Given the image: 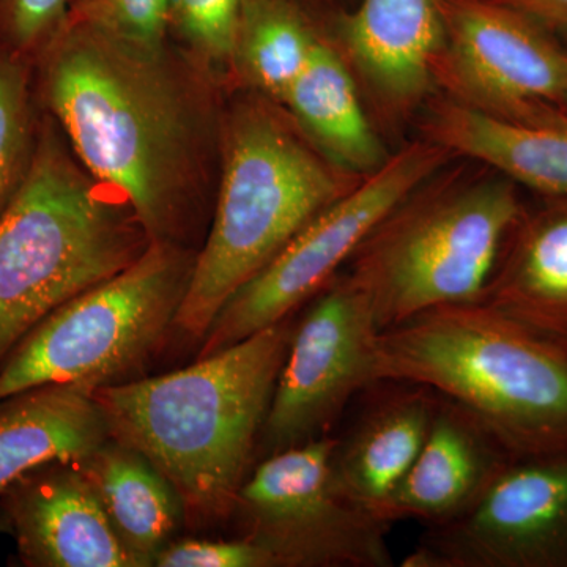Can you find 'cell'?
I'll list each match as a JSON object with an SVG mask.
<instances>
[{
    "instance_id": "cell-1",
    "label": "cell",
    "mask_w": 567,
    "mask_h": 567,
    "mask_svg": "<svg viewBox=\"0 0 567 567\" xmlns=\"http://www.w3.org/2000/svg\"><path fill=\"white\" fill-rule=\"evenodd\" d=\"M40 107L152 241L199 249L210 226L227 87L175 41L134 47L66 20L35 61Z\"/></svg>"
},
{
    "instance_id": "cell-2",
    "label": "cell",
    "mask_w": 567,
    "mask_h": 567,
    "mask_svg": "<svg viewBox=\"0 0 567 567\" xmlns=\"http://www.w3.org/2000/svg\"><path fill=\"white\" fill-rule=\"evenodd\" d=\"M293 324L289 317L181 371L96 388L112 439L166 476L185 513L213 520L235 511Z\"/></svg>"
},
{
    "instance_id": "cell-3",
    "label": "cell",
    "mask_w": 567,
    "mask_h": 567,
    "mask_svg": "<svg viewBox=\"0 0 567 567\" xmlns=\"http://www.w3.org/2000/svg\"><path fill=\"white\" fill-rule=\"evenodd\" d=\"M361 177L328 158L282 104L230 89L212 221L175 328L203 341L226 301Z\"/></svg>"
},
{
    "instance_id": "cell-4",
    "label": "cell",
    "mask_w": 567,
    "mask_h": 567,
    "mask_svg": "<svg viewBox=\"0 0 567 567\" xmlns=\"http://www.w3.org/2000/svg\"><path fill=\"white\" fill-rule=\"evenodd\" d=\"M151 245L133 208L82 166L41 110L31 171L0 213V365L55 309Z\"/></svg>"
},
{
    "instance_id": "cell-5",
    "label": "cell",
    "mask_w": 567,
    "mask_h": 567,
    "mask_svg": "<svg viewBox=\"0 0 567 567\" xmlns=\"http://www.w3.org/2000/svg\"><path fill=\"white\" fill-rule=\"evenodd\" d=\"M454 162L406 193L347 264L380 330L442 306L484 301L527 212L516 182L472 159Z\"/></svg>"
},
{
    "instance_id": "cell-6",
    "label": "cell",
    "mask_w": 567,
    "mask_h": 567,
    "mask_svg": "<svg viewBox=\"0 0 567 567\" xmlns=\"http://www.w3.org/2000/svg\"><path fill=\"white\" fill-rule=\"evenodd\" d=\"M375 375L465 406L511 453L567 447V342L484 301L442 306L380 331Z\"/></svg>"
},
{
    "instance_id": "cell-7",
    "label": "cell",
    "mask_w": 567,
    "mask_h": 567,
    "mask_svg": "<svg viewBox=\"0 0 567 567\" xmlns=\"http://www.w3.org/2000/svg\"><path fill=\"white\" fill-rule=\"evenodd\" d=\"M196 256L152 241L121 274L55 309L0 365V402L39 386L117 383L175 327Z\"/></svg>"
},
{
    "instance_id": "cell-8",
    "label": "cell",
    "mask_w": 567,
    "mask_h": 567,
    "mask_svg": "<svg viewBox=\"0 0 567 567\" xmlns=\"http://www.w3.org/2000/svg\"><path fill=\"white\" fill-rule=\"evenodd\" d=\"M456 156L421 136L328 205L267 267L226 301L199 358L292 317L352 259L358 246L406 193Z\"/></svg>"
},
{
    "instance_id": "cell-9",
    "label": "cell",
    "mask_w": 567,
    "mask_h": 567,
    "mask_svg": "<svg viewBox=\"0 0 567 567\" xmlns=\"http://www.w3.org/2000/svg\"><path fill=\"white\" fill-rule=\"evenodd\" d=\"M336 436L268 454L246 477L235 511L246 539L276 567H390L393 524L336 491Z\"/></svg>"
},
{
    "instance_id": "cell-10",
    "label": "cell",
    "mask_w": 567,
    "mask_h": 567,
    "mask_svg": "<svg viewBox=\"0 0 567 567\" xmlns=\"http://www.w3.org/2000/svg\"><path fill=\"white\" fill-rule=\"evenodd\" d=\"M442 10L440 96L516 125L567 118V51L554 37L496 0H442Z\"/></svg>"
},
{
    "instance_id": "cell-11",
    "label": "cell",
    "mask_w": 567,
    "mask_h": 567,
    "mask_svg": "<svg viewBox=\"0 0 567 567\" xmlns=\"http://www.w3.org/2000/svg\"><path fill=\"white\" fill-rule=\"evenodd\" d=\"M380 331L371 305L346 274L311 298L293 324L260 435L267 456L331 435L353 399L377 383Z\"/></svg>"
},
{
    "instance_id": "cell-12",
    "label": "cell",
    "mask_w": 567,
    "mask_h": 567,
    "mask_svg": "<svg viewBox=\"0 0 567 567\" xmlns=\"http://www.w3.org/2000/svg\"><path fill=\"white\" fill-rule=\"evenodd\" d=\"M404 567H567V447L516 454L480 499L425 527Z\"/></svg>"
},
{
    "instance_id": "cell-13",
    "label": "cell",
    "mask_w": 567,
    "mask_h": 567,
    "mask_svg": "<svg viewBox=\"0 0 567 567\" xmlns=\"http://www.w3.org/2000/svg\"><path fill=\"white\" fill-rule=\"evenodd\" d=\"M327 25L388 122L412 117L436 96L442 0H357L350 9L327 10Z\"/></svg>"
},
{
    "instance_id": "cell-14",
    "label": "cell",
    "mask_w": 567,
    "mask_h": 567,
    "mask_svg": "<svg viewBox=\"0 0 567 567\" xmlns=\"http://www.w3.org/2000/svg\"><path fill=\"white\" fill-rule=\"evenodd\" d=\"M25 566L142 567L112 527L81 462H54L0 494Z\"/></svg>"
},
{
    "instance_id": "cell-15",
    "label": "cell",
    "mask_w": 567,
    "mask_h": 567,
    "mask_svg": "<svg viewBox=\"0 0 567 567\" xmlns=\"http://www.w3.org/2000/svg\"><path fill=\"white\" fill-rule=\"evenodd\" d=\"M365 391L368 402L344 436H336L331 481L339 494L386 520L388 503L423 447L439 394L395 380Z\"/></svg>"
},
{
    "instance_id": "cell-16",
    "label": "cell",
    "mask_w": 567,
    "mask_h": 567,
    "mask_svg": "<svg viewBox=\"0 0 567 567\" xmlns=\"http://www.w3.org/2000/svg\"><path fill=\"white\" fill-rule=\"evenodd\" d=\"M516 454L465 406L439 394L431 427L385 517L446 524L475 505Z\"/></svg>"
},
{
    "instance_id": "cell-17",
    "label": "cell",
    "mask_w": 567,
    "mask_h": 567,
    "mask_svg": "<svg viewBox=\"0 0 567 567\" xmlns=\"http://www.w3.org/2000/svg\"><path fill=\"white\" fill-rule=\"evenodd\" d=\"M421 136L456 158L498 171L524 192L567 196V118L546 125H516L436 95L424 107Z\"/></svg>"
},
{
    "instance_id": "cell-18",
    "label": "cell",
    "mask_w": 567,
    "mask_h": 567,
    "mask_svg": "<svg viewBox=\"0 0 567 567\" xmlns=\"http://www.w3.org/2000/svg\"><path fill=\"white\" fill-rule=\"evenodd\" d=\"M95 388L47 385L0 402V494L54 462H82L111 439Z\"/></svg>"
},
{
    "instance_id": "cell-19",
    "label": "cell",
    "mask_w": 567,
    "mask_h": 567,
    "mask_svg": "<svg viewBox=\"0 0 567 567\" xmlns=\"http://www.w3.org/2000/svg\"><path fill=\"white\" fill-rule=\"evenodd\" d=\"M528 204L484 303L567 342V196Z\"/></svg>"
},
{
    "instance_id": "cell-20",
    "label": "cell",
    "mask_w": 567,
    "mask_h": 567,
    "mask_svg": "<svg viewBox=\"0 0 567 567\" xmlns=\"http://www.w3.org/2000/svg\"><path fill=\"white\" fill-rule=\"evenodd\" d=\"M282 106L336 164L357 175L379 169L388 159L363 100L358 80L338 44L324 33Z\"/></svg>"
},
{
    "instance_id": "cell-21",
    "label": "cell",
    "mask_w": 567,
    "mask_h": 567,
    "mask_svg": "<svg viewBox=\"0 0 567 567\" xmlns=\"http://www.w3.org/2000/svg\"><path fill=\"white\" fill-rule=\"evenodd\" d=\"M81 465L122 543L142 567L153 566L185 513L173 484L140 451L112 436Z\"/></svg>"
},
{
    "instance_id": "cell-22",
    "label": "cell",
    "mask_w": 567,
    "mask_h": 567,
    "mask_svg": "<svg viewBox=\"0 0 567 567\" xmlns=\"http://www.w3.org/2000/svg\"><path fill=\"white\" fill-rule=\"evenodd\" d=\"M324 33V9L305 0H245L229 89L282 104Z\"/></svg>"
},
{
    "instance_id": "cell-23",
    "label": "cell",
    "mask_w": 567,
    "mask_h": 567,
    "mask_svg": "<svg viewBox=\"0 0 567 567\" xmlns=\"http://www.w3.org/2000/svg\"><path fill=\"white\" fill-rule=\"evenodd\" d=\"M35 91V63L0 51V213L31 171L41 114Z\"/></svg>"
},
{
    "instance_id": "cell-24",
    "label": "cell",
    "mask_w": 567,
    "mask_h": 567,
    "mask_svg": "<svg viewBox=\"0 0 567 567\" xmlns=\"http://www.w3.org/2000/svg\"><path fill=\"white\" fill-rule=\"evenodd\" d=\"M244 3L245 0H169L173 40L227 89Z\"/></svg>"
},
{
    "instance_id": "cell-25",
    "label": "cell",
    "mask_w": 567,
    "mask_h": 567,
    "mask_svg": "<svg viewBox=\"0 0 567 567\" xmlns=\"http://www.w3.org/2000/svg\"><path fill=\"white\" fill-rule=\"evenodd\" d=\"M66 20L147 50L173 41L169 0H71Z\"/></svg>"
},
{
    "instance_id": "cell-26",
    "label": "cell",
    "mask_w": 567,
    "mask_h": 567,
    "mask_svg": "<svg viewBox=\"0 0 567 567\" xmlns=\"http://www.w3.org/2000/svg\"><path fill=\"white\" fill-rule=\"evenodd\" d=\"M71 0H0V51L35 63L69 18Z\"/></svg>"
},
{
    "instance_id": "cell-27",
    "label": "cell",
    "mask_w": 567,
    "mask_h": 567,
    "mask_svg": "<svg viewBox=\"0 0 567 567\" xmlns=\"http://www.w3.org/2000/svg\"><path fill=\"white\" fill-rule=\"evenodd\" d=\"M159 567H276L275 559L252 540H171L153 559Z\"/></svg>"
},
{
    "instance_id": "cell-28",
    "label": "cell",
    "mask_w": 567,
    "mask_h": 567,
    "mask_svg": "<svg viewBox=\"0 0 567 567\" xmlns=\"http://www.w3.org/2000/svg\"><path fill=\"white\" fill-rule=\"evenodd\" d=\"M536 22L567 51V0H496Z\"/></svg>"
},
{
    "instance_id": "cell-29",
    "label": "cell",
    "mask_w": 567,
    "mask_h": 567,
    "mask_svg": "<svg viewBox=\"0 0 567 567\" xmlns=\"http://www.w3.org/2000/svg\"><path fill=\"white\" fill-rule=\"evenodd\" d=\"M0 535L13 536V525H11L9 514L6 513L2 506H0Z\"/></svg>"
},
{
    "instance_id": "cell-30",
    "label": "cell",
    "mask_w": 567,
    "mask_h": 567,
    "mask_svg": "<svg viewBox=\"0 0 567 567\" xmlns=\"http://www.w3.org/2000/svg\"><path fill=\"white\" fill-rule=\"evenodd\" d=\"M305 2L311 3V6L320 7V9L341 10L336 2L338 0H305Z\"/></svg>"
}]
</instances>
